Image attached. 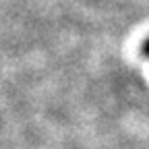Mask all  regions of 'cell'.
Returning a JSON list of instances; mask_svg holds the SVG:
<instances>
[{"mask_svg":"<svg viewBox=\"0 0 149 149\" xmlns=\"http://www.w3.org/2000/svg\"><path fill=\"white\" fill-rule=\"evenodd\" d=\"M145 54H147V56H149V42H147V44H145Z\"/></svg>","mask_w":149,"mask_h":149,"instance_id":"6da1fadb","label":"cell"}]
</instances>
